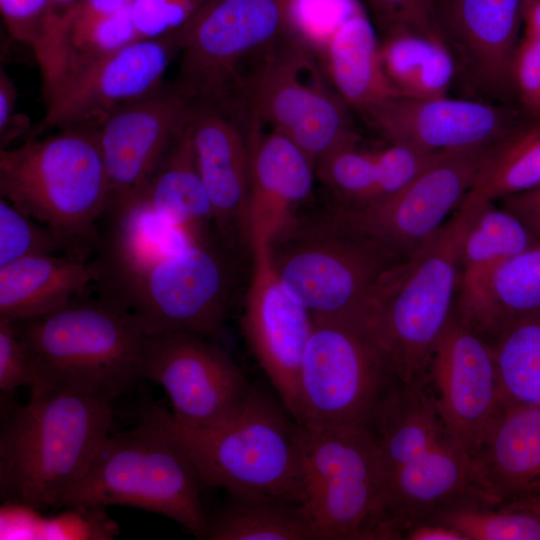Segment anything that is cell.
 Returning <instances> with one entry per match:
<instances>
[{
    "instance_id": "cell-52",
    "label": "cell",
    "mask_w": 540,
    "mask_h": 540,
    "mask_svg": "<svg viewBox=\"0 0 540 540\" xmlns=\"http://www.w3.org/2000/svg\"><path fill=\"white\" fill-rule=\"evenodd\" d=\"M437 1H439V0H433L434 3L437 2Z\"/></svg>"
},
{
    "instance_id": "cell-44",
    "label": "cell",
    "mask_w": 540,
    "mask_h": 540,
    "mask_svg": "<svg viewBox=\"0 0 540 540\" xmlns=\"http://www.w3.org/2000/svg\"><path fill=\"white\" fill-rule=\"evenodd\" d=\"M79 1L47 0L40 30L32 48L41 69L53 70L61 64L65 33Z\"/></svg>"
},
{
    "instance_id": "cell-29",
    "label": "cell",
    "mask_w": 540,
    "mask_h": 540,
    "mask_svg": "<svg viewBox=\"0 0 540 540\" xmlns=\"http://www.w3.org/2000/svg\"><path fill=\"white\" fill-rule=\"evenodd\" d=\"M371 429L386 476L451 435L423 384L398 381L380 403Z\"/></svg>"
},
{
    "instance_id": "cell-36",
    "label": "cell",
    "mask_w": 540,
    "mask_h": 540,
    "mask_svg": "<svg viewBox=\"0 0 540 540\" xmlns=\"http://www.w3.org/2000/svg\"><path fill=\"white\" fill-rule=\"evenodd\" d=\"M320 180L347 206H361L374 200L377 168L374 150L347 142L322 157L315 166Z\"/></svg>"
},
{
    "instance_id": "cell-10",
    "label": "cell",
    "mask_w": 540,
    "mask_h": 540,
    "mask_svg": "<svg viewBox=\"0 0 540 540\" xmlns=\"http://www.w3.org/2000/svg\"><path fill=\"white\" fill-rule=\"evenodd\" d=\"M281 281L314 318L354 322L365 329L372 293L391 263L328 214L297 218L269 243Z\"/></svg>"
},
{
    "instance_id": "cell-14",
    "label": "cell",
    "mask_w": 540,
    "mask_h": 540,
    "mask_svg": "<svg viewBox=\"0 0 540 540\" xmlns=\"http://www.w3.org/2000/svg\"><path fill=\"white\" fill-rule=\"evenodd\" d=\"M209 337L184 331L148 335L143 379L163 387L172 419L187 428H208L234 415L253 390L233 359Z\"/></svg>"
},
{
    "instance_id": "cell-51",
    "label": "cell",
    "mask_w": 540,
    "mask_h": 540,
    "mask_svg": "<svg viewBox=\"0 0 540 540\" xmlns=\"http://www.w3.org/2000/svg\"><path fill=\"white\" fill-rule=\"evenodd\" d=\"M524 500L540 514V487L525 495Z\"/></svg>"
},
{
    "instance_id": "cell-48",
    "label": "cell",
    "mask_w": 540,
    "mask_h": 540,
    "mask_svg": "<svg viewBox=\"0 0 540 540\" xmlns=\"http://www.w3.org/2000/svg\"><path fill=\"white\" fill-rule=\"evenodd\" d=\"M404 536L408 540H466L459 530L442 521L416 524Z\"/></svg>"
},
{
    "instance_id": "cell-22",
    "label": "cell",
    "mask_w": 540,
    "mask_h": 540,
    "mask_svg": "<svg viewBox=\"0 0 540 540\" xmlns=\"http://www.w3.org/2000/svg\"><path fill=\"white\" fill-rule=\"evenodd\" d=\"M471 457L448 435L407 464L387 474L379 539H398L414 525L435 518L470 495Z\"/></svg>"
},
{
    "instance_id": "cell-33",
    "label": "cell",
    "mask_w": 540,
    "mask_h": 540,
    "mask_svg": "<svg viewBox=\"0 0 540 540\" xmlns=\"http://www.w3.org/2000/svg\"><path fill=\"white\" fill-rule=\"evenodd\" d=\"M540 310V242L507 259L494 274L477 333L494 336L509 321Z\"/></svg>"
},
{
    "instance_id": "cell-8",
    "label": "cell",
    "mask_w": 540,
    "mask_h": 540,
    "mask_svg": "<svg viewBox=\"0 0 540 540\" xmlns=\"http://www.w3.org/2000/svg\"><path fill=\"white\" fill-rule=\"evenodd\" d=\"M98 294L123 305L146 336L215 335L227 308L230 272L211 239L100 276Z\"/></svg>"
},
{
    "instance_id": "cell-27",
    "label": "cell",
    "mask_w": 540,
    "mask_h": 540,
    "mask_svg": "<svg viewBox=\"0 0 540 540\" xmlns=\"http://www.w3.org/2000/svg\"><path fill=\"white\" fill-rule=\"evenodd\" d=\"M317 56L335 91L360 113L399 95L386 77L380 40L361 5L335 29Z\"/></svg>"
},
{
    "instance_id": "cell-42",
    "label": "cell",
    "mask_w": 540,
    "mask_h": 540,
    "mask_svg": "<svg viewBox=\"0 0 540 540\" xmlns=\"http://www.w3.org/2000/svg\"><path fill=\"white\" fill-rule=\"evenodd\" d=\"M517 108L531 121H540V40L521 38L511 72Z\"/></svg>"
},
{
    "instance_id": "cell-25",
    "label": "cell",
    "mask_w": 540,
    "mask_h": 540,
    "mask_svg": "<svg viewBox=\"0 0 540 540\" xmlns=\"http://www.w3.org/2000/svg\"><path fill=\"white\" fill-rule=\"evenodd\" d=\"M539 243L505 207L484 202L464 238L459 264L455 316L477 332L497 269L509 258Z\"/></svg>"
},
{
    "instance_id": "cell-28",
    "label": "cell",
    "mask_w": 540,
    "mask_h": 540,
    "mask_svg": "<svg viewBox=\"0 0 540 540\" xmlns=\"http://www.w3.org/2000/svg\"><path fill=\"white\" fill-rule=\"evenodd\" d=\"M135 201L191 240L209 239L213 209L197 169L188 123Z\"/></svg>"
},
{
    "instance_id": "cell-2",
    "label": "cell",
    "mask_w": 540,
    "mask_h": 540,
    "mask_svg": "<svg viewBox=\"0 0 540 540\" xmlns=\"http://www.w3.org/2000/svg\"><path fill=\"white\" fill-rule=\"evenodd\" d=\"M111 402L48 388L31 389L0 433V494L11 505L61 507L111 434Z\"/></svg>"
},
{
    "instance_id": "cell-30",
    "label": "cell",
    "mask_w": 540,
    "mask_h": 540,
    "mask_svg": "<svg viewBox=\"0 0 540 540\" xmlns=\"http://www.w3.org/2000/svg\"><path fill=\"white\" fill-rule=\"evenodd\" d=\"M204 539L317 540L301 507L269 496H233L213 518Z\"/></svg>"
},
{
    "instance_id": "cell-43",
    "label": "cell",
    "mask_w": 540,
    "mask_h": 540,
    "mask_svg": "<svg viewBox=\"0 0 540 540\" xmlns=\"http://www.w3.org/2000/svg\"><path fill=\"white\" fill-rule=\"evenodd\" d=\"M204 0H132L131 14L141 38L158 37L180 27Z\"/></svg>"
},
{
    "instance_id": "cell-16",
    "label": "cell",
    "mask_w": 540,
    "mask_h": 540,
    "mask_svg": "<svg viewBox=\"0 0 540 540\" xmlns=\"http://www.w3.org/2000/svg\"><path fill=\"white\" fill-rule=\"evenodd\" d=\"M177 54L173 30L134 40L90 63L45 98V114L28 138L52 129L96 123L117 107L154 91L163 84V75Z\"/></svg>"
},
{
    "instance_id": "cell-18",
    "label": "cell",
    "mask_w": 540,
    "mask_h": 540,
    "mask_svg": "<svg viewBox=\"0 0 540 540\" xmlns=\"http://www.w3.org/2000/svg\"><path fill=\"white\" fill-rule=\"evenodd\" d=\"M361 114L387 142L433 153L492 145L531 121L514 106L448 96L397 95Z\"/></svg>"
},
{
    "instance_id": "cell-11",
    "label": "cell",
    "mask_w": 540,
    "mask_h": 540,
    "mask_svg": "<svg viewBox=\"0 0 540 540\" xmlns=\"http://www.w3.org/2000/svg\"><path fill=\"white\" fill-rule=\"evenodd\" d=\"M289 7L290 0H204L174 30L179 66L173 87L190 102L232 99L245 64H257L290 36Z\"/></svg>"
},
{
    "instance_id": "cell-47",
    "label": "cell",
    "mask_w": 540,
    "mask_h": 540,
    "mask_svg": "<svg viewBox=\"0 0 540 540\" xmlns=\"http://www.w3.org/2000/svg\"><path fill=\"white\" fill-rule=\"evenodd\" d=\"M502 205L516 215L540 242V186L502 199Z\"/></svg>"
},
{
    "instance_id": "cell-45",
    "label": "cell",
    "mask_w": 540,
    "mask_h": 540,
    "mask_svg": "<svg viewBox=\"0 0 540 540\" xmlns=\"http://www.w3.org/2000/svg\"><path fill=\"white\" fill-rule=\"evenodd\" d=\"M35 371L12 320L0 317V391L9 395L34 386Z\"/></svg>"
},
{
    "instance_id": "cell-40",
    "label": "cell",
    "mask_w": 540,
    "mask_h": 540,
    "mask_svg": "<svg viewBox=\"0 0 540 540\" xmlns=\"http://www.w3.org/2000/svg\"><path fill=\"white\" fill-rule=\"evenodd\" d=\"M366 2L381 37L393 32L411 31L445 42L433 0H366Z\"/></svg>"
},
{
    "instance_id": "cell-21",
    "label": "cell",
    "mask_w": 540,
    "mask_h": 540,
    "mask_svg": "<svg viewBox=\"0 0 540 540\" xmlns=\"http://www.w3.org/2000/svg\"><path fill=\"white\" fill-rule=\"evenodd\" d=\"M194 157L222 239L248 238L251 146L248 123L237 111L191 102L188 121Z\"/></svg>"
},
{
    "instance_id": "cell-35",
    "label": "cell",
    "mask_w": 540,
    "mask_h": 540,
    "mask_svg": "<svg viewBox=\"0 0 540 540\" xmlns=\"http://www.w3.org/2000/svg\"><path fill=\"white\" fill-rule=\"evenodd\" d=\"M504 504L498 509L484 503L453 504L434 521L451 525L466 540H540V514L522 499Z\"/></svg>"
},
{
    "instance_id": "cell-1",
    "label": "cell",
    "mask_w": 540,
    "mask_h": 540,
    "mask_svg": "<svg viewBox=\"0 0 540 540\" xmlns=\"http://www.w3.org/2000/svg\"><path fill=\"white\" fill-rule=\"evenodd\" d=\"M484 202L464 198L445 224L379 279L365 329L397 381L423 384L438 340L454 314L461 248Z\"/></svg>"
},
{
    "instance_id": "cell-4",
    "label": "cell",
    "mask_w": 540,
    "mask_h": 540,
    "mask_svg": "<svg viewBox=\"0 0 540 540\" xmlns=\"http://www.w3.org/2000/svg\"><path fill=\"white\" fill-rule=\"evenodd\" d=\"M13 323L35 371L31 389L112 402L143 379L146 335L111 298L85 293L49 314Z\"/></svg>"
},
{
    "instance_id": "cell-32",
    "label": "cell",
    "mask_w": 540,
    "mask_h": 540,
    "mask_svg": "<svg viewBox=\"0 0 540 540\" xmlns=\"http://www.w3.org/2000/svg\"><path fill=\"white\" fill-rule=\"evenodd\" d=\"M540 186V121H530L498 142L467 198L494 202Z\"/></svg>"
},
{
    "instance_id": "cell-34",
    "label": "cell",
    "mask_w": 540,
    "mask_h": 540,
    "mask_svg": "<svg viewBox=\"0 0 540 540\" xmlns=\"http://www.w3.org/2000/svg\"><path fill=\"white\" fill-rule=\"evenodd\" d=\"M130 6L101 16L78 15L73 10L64 38L63 77L59 85L83 67L141 38Z\"/></svg>"
},
{
    "instance_id": "cell-9",
    "label": "cell",
    "mask_w": 540,
    "mask_h": 540,
    "mask_svg": "<svg viewBox=\"0 0 540 540\" xmlns=\"http://www.w3.org/2000/svg\"><path fill=\"white\" fill-rule=\"evenodd\" d=\"M235 104L258 123L282 134L315 164L358 139L350 107L327 78L316 53L288 36L242 81Z\"/></svg>"
},
{
    "instance_id": "cell-31",
    "label": "cell",
    "mask_w": 540,
    "mask_h": 540,
    "mask_svg": "<svg viewBox=\"0 0 540 540\" xmlns=\"http://www.w3.org/2000/svg\"><path fill=\"white\" fill-rule=\"evenodd\" d=\"M493 338L499 406H540V310L509 321Z\"/></svg>"
},
{
    "instance_id": "cell-49",
    "label": "cell",
    "mask_w": 540,
    "mask_h": 540,
    "mask_svg": "<svg viewBox=\"0 0 540 540\" xmlns=\"http://www.w3.org/2000/svg\"><path fill=\"white\" fill-rule=\"evenodd\" d=\"M17 91L15 85L6 72L0 69V129L3 128L15 115Z\"/></svg>"
},
{
    "instance_id": "cell-17",
    "label": "cell",
    "mask_w": 540,
    "mask_h": 540,
    "mask_svg": "<svg viewBox=\"0 0 540 540\" xmlns=\"http://www.w3.org/2000/svg\"><path fill=\"white\" fill-rule=\"evenodd\" d=\"M525 1L434 3L444 41L456 63V77L475 99L514 106L511 72Z\"/></svg>"
},
{
    "instance_id": "cell-15",
    "label": "cell",
    "mask_w": 540,
    "mask_h": 540,
    "mask_svg": "<svg viewBox=\"0 0 540 540\" xmlns=\"http://www.w3.org/2000/svg\"><path fill=\"white\" fill-rule=\"evenodd\" d=\"M190 110L191 102L172 84H162L96 122L109 185L105 216L137 199L186 127Z\"/></svg>"
},
{
    "instance_id": "cell-5",
    "label": "cell",
    "mask_w": 540,
    "mask_h": 540,
    "mask_svg": "<svg viewBox=\"0 0 540 540\" xmlns=\"http://www.w3.org/2000/svg\"><path fill=\"white\" fill-rule=\"evenodd\" d=\"M202 475L160 407H148L132 429L110 434L62 506L81 510L131 506L168 517L205 538Z\"/></svg>"
},
{
    "instance_id": "cell-3",
    "label": "cell",
    "mask_w": 540,
    "mask_h": 540,
    "mask_svg": "<svg viewBox=\"0 0 540 540\" xmlns=\"http://www.w3.org/2000/svg\"><path fill=\"white\" fill-rule=\"evenodd\" d=\"M0 196L47 227L65 254L90 261L109 202L96 123L0 149Z\"/></svg>"
},
{
    "instance_id": "cell-20",
    "label": "cell",
    "mask_w": 540,
    "mask_h": 540,
    "mask_svg": "<svg viewBox=\"0 0 540 540\" xmlns=\"http://www.w3.org/2000/svg\"><path fill=\"white\" fill-rule=\"evenodd\" d=\"M429 373L439 415L471 457L499 406L492 346L453 314L436 344Z\"/></svg>"
},
{
    "instance_id": "cell-41",
    "label": "cell",
    "mask_w": 540,
    "mask_h": 540,
    "mask_svg": "<svg viewBox=\"0 0 540 540\" xmlns=\"http://www.w3.org/2000/svg\"><path fill=\"white\" fill-rule=\"evenodd\" d=\"M440 153L427 152L397 142H388L386 147L374 150L377 182L372 202L404 188Z\"/></svg>"
},
{
    "instance_id": "cell-50",
    "label": "cell",
    "mask_w": 540,
    "mask_h": 540,
    "mask_svg": "<svg viewBox=\"0 0 540 540\" xmlns=\"http://www.w3.org/2000/svg\"><path fill=\"white\" fill-rule=\"evenodd\" d=\"M524 36L540 40V0H526L523 11Z\"/></svg>"
},
{
    "instance_id": "cell-7",
    "label": "cell",
    "mask_w": 540,
    "mask_h": 540,
    "mask_svg": "<svg viewBox=\"0 0 540 540\" xmlns=\"http://www.w3.org/2000/svg\"><path fill=\"white\" fill-rule=\"evenodd\" d=\"M297 425L300 507L317 540L379 539L386 473L372 429Z\"/></svg>"
},
{
    "instance_id": "cell-13",
    "label": "cell",
    "mask_w": 540,
    "mask_h": 540,
    "mask_svg": "<svg viewBox=\"0 0 540 540\" xmlns=\"http://www.w3.org/2000/svg\"><path fill=\"white\" fill-rule=\"evenodd\" d=\"M497 143L441 152L396 193L365 205L345 206L331 216L397 263L430 239L456 211Z\"/></svg>"
},
{
    "instance_id": "cell-23",
    "label": "cell",
    "mask_w": 540,
    "mask_h": 540,
    "mask_svg": "<svg viewBox=\"0 0 540 540\" xmlns=\"http://www.w3.org/2000/svg\"><path fill=\"white\" fill-rule=\"evenodd\" d=\"M540 487V406H498L471 456L470 495L504 504Z\"/></svg>"
},
{
    "instance_id": "cell-39",
    "label": "cell",
    "mask_w": 540,
    "mask_h": 540,
    "mask_svg": "<svg viewBox=\"0 0 540 540\" xmlns=\"http://www.w3.org/2000/svg\"><path fill=\"white\" fill-rule=\"evenodd\" d=\"M358 5L357 0H290L289 35L317 55L329 36Z\"/></svg>"
},
{
    "instance_id": "cell-37",
    "label": "cell",
    "mask_w": 540,
    "mask_h": 540,
    "mask_svg": "<svg viewBox=\"0 0 540 540\" xmlns=\"http://www.w3.org/2000/svg\"><path fill=\"white\" fill-rule=\"evenodd\" d=\"M439 43H445L411 31L382 36L381 62L389 82L401 96L409 97L430 56Z\"/></svg>"
},
{
    "instance_id": "cell-19",
    "label": "cell",
    "mask_w": 540,
    "mask_h": 540,
    "mask_svg": "<svg viewBox=\"0 0 540 540\" xmlns=\"http://www.w3.org/2000/svg\"><path fill=\"white\" fill-rule=\"evenodd\" d=\"M253 266L241 327L262 369L294 417L297 379L314 318L281 281L269 243L251 241Z\"/></svg>"
},
{
    "instance_id": "cell-24",
    "label": "cell",
    "mask_w": 540,
    "mask_h": 540,
    "mask_svg": "<svg viewBox=\"0 0 540 540\" xmlns=\"http://www.w3.org/2000/svg\"><path fill=\"white\" fill-rule=\"evenodd\" d=\"M251 179L248 239L270 243L295 219L298 207L312 192L314 162L292 141L248 120Z\"/></svg>"
},
{
    "instance_id": "cell-38",
    "label": "cell",
    "mask_w": 540,
    "mask_h": 540,
    "mask_svg": "<svg viewBox=\"0 0 540 540\" xmlns=\"http://www.w3.org/2000/svg\"><path fill=\"white\" fill-rule=\"evenodd\" d=\"M64 253L58 238L44 225L0 198V267L41 255Z\"/></svg>"
},
{
    "instance_id": "cell-12",
    "label": "cell",
    "mask_w": 540,
    "mask_h": 540,
    "mask_svg": "<svg viewBox=\"0 0 540 540\" xmlns=\"http://www.w3.org/2000/svg\"><path fill=\"white\" fill-rule=\"evenodd\" d=\"M396 382L384 354L360 325L314 318L299 368L293 419L303 425L371 428Z\"/></svg>"
},
{
    "instance_id": "cell-26",
    "label": "cell",
    "mask_w": 540,
    "mask_h": 540,
    "mask_svg": "<svg viewBox=\"0 0 540 540\" xmlns=\"http://www.w3.org/2000/svg\"><path fill=\"white\" fill-rule=\"evenodd\" d=\"M99 278L94 259L65 253L28 257L0 267V317L12 321L49 314L87 293Z\"/></svg>"
},
{
    "instance_id": "cell-46",
    "label": "cell",
    "mask_w": 540,
    "mask_h": 540,
    "mask_svg": "<svg viewBox=\"0 0 540 540\" xmlns=\"http://www.w3.org/2000/svg\"><path fill=\"white\" fill-rule=\"evenodd\" d=\"M47 0H0V10L10 36L33 48Z\"/></svg>"
},
{
    "instance_id": "cell-6",
    "label": "cell",
    "mask_w": 540,
    "mask_h": 540,
    "mask_svg": "<svg viewBox=\"0 0 540 540\" xmlns=\"http://www.w3.org/2000/svg\"><path fill=\"white\" fill-rule=\"evenodd\" d=\"M160 412L189 451L207 488H224L232 496L276 497L300 506L298 425L267 396L253 388L234 415L208 428H187L164 408Z\"/></svg>"
}]
</instances>
